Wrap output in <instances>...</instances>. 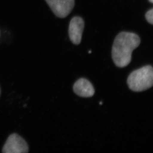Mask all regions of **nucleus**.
I'll use <instances>...</instances> for the list:
<instances>
[{"label": "nucleus", "instance_id": "f03ea898", "mask_svg": "<svg viewBox=\"0 0 153 153\" xmlns=\"http://www.w3.org/2000/svg\"><path fill=\"white\" fill-rule=\"evenodd\" d=\"M127 85L134 92L145 91L153 86V69L151 65H146L133 71L129 75Z\"/></svg>", "mask_w": 153, "mask_h": 153}, {"label": "nucleus", "instance_id": "1a4fd4ad", "mask_svg": "<svg viewBox=\"0 0 153 153\" xmlns=\"http://www.w3.org/2000/svg\"><path fill=\"white\" fill-rule=\"evenodd\" d=\"M0 95H1V88H0Z\"/></svg>", "mask_w": 153, "mask_h": 153}, {"label": "nucleus", "instance_id": "20e7f679", "mask_svg": "<svg viewBox=\"0 0 153 153\" xmlns=\"http://www.w3.org/2000/svg\"><path fill=\"white\" fill-rule=\"evenodd\" d=\"M57 17L65 18L74 9V0H45Z\"/></svg>", "mask_w": 153, "mask_h": 153}, {"label": "nucleus", "instance_id": "39448f33", "mask_svg": "<svg viewBox=\"0 0 153 153\" xmlns=\"http://www.w3.org/2000/svg\"><path fill=\"white\" fill-rule=\"evenodd\" d=\"M84 28V22L82 18L75 16L71 19L69 23L68 34L72 43L75 45L80 43Z\"/></svg>", "mask_w": 153, "mask_h": 153}, {"label": "nucleus", "instance_id": "7ed1b4c3", "mask_svg": "<svg viewBox=\"0 0 153 153\" xmlns=\"http://www.w3.org/2000/svg\"><path fill=\"white\" fill-rule=\"evenodd\" d=\"M29 152V147L26 141L16 133L10 135L2 149L4 153H26Z\"/></svg>", "mask_w": 153, "mask_h": 153}, {"label": "nucleus", "instance_id": "f257e3e1", "mask_svg": "<svg viewBox=\"0 0 153 153\" xmlns=\"http://www.w3.org/2000/svg\"><path fill=\"white\" fill-rule=\"evenodd\" d=\"M138 35L132 32H121L114 39L111 51L113 61L116 66L124 68L131 61L132 53L140 45Z\"/></svg>", "mask_w": 153, "mask_h": 153}, {"label": "nucleus", "instance_id": "6e6552de", "mask_svg": "<svg viewBox=\"0 0 153 153\" xmlns=\"http://www.w3.org/2000/svg\"><path fill=\"white\" fill-rule=\"evenodd\" d=\"M149 1L150 2V3H153V0H149Z\"/></svg>", "mask_w": 153, "mask_h": 153}, {"label": "nucleus", "instance_id": "423d86ee", "mask_svg": "<svg viewBox=\"0 0 153 153\" xmlns=\"http://www.w3.org/2000/svg\"><path fill=\"white\" fill-rule=\"evenodd\" d=\"M74 91L77 95L84 98L92 97L95 93V90L92 84L85 78L78 79L74 85Z\"/></svg>", "mask_w": 153, "mask_h": 153}, {"label": "nucleus", "instance_id": "0eeeda50", "mask_svg": "<svg viewBox=\"0 0 153 153\" xmlns=\"http://www.w3.org/2000/svg\"><path fill=\"white\" fill-rule=\"evenodd\" d=\"M145 19L151 25L153 24V9L148 10L145 14Z\"/></svg>", "mask_w": 153, "mask_h": 153}]
</instances>
